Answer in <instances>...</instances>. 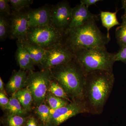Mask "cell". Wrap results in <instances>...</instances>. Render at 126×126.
<instances>
[{"label": "cell", "mask_w": 126, "mask_h": 126, "mask_svg": "<svg viewBox=\"0 0 126 126\" xmlns=\"http://www.w3.org/2000/svg\"><path fill=\"white\" fill-rule=\"evenodd\" d=\"M98 19L97 15L91 13L84 5L78 4L72 8V18L68 29L81 26L93 19L97 20Z\"/></svg>", "instance_id": "cell-12"}, {"label": "cell", "mask_w": 126, "mask_h": 126, "mask_svg": "<svg viewBox=\"0 0 126 126\" xmlns=\"http://www.w3.org/2000/svg\"><path fill=\"white\" fill-rule=\"evenodd\" d=\"M9 0H0V12L8 16L11 15L12 13L11 6L10 5Z\"/></svg>", "instance_id": "cell-26"}, {"label": "cell", "mask_w": 126, "mask_h": 126, "mask_svg": "<svg viewBox=\"0 0 126 126\" xmlns=\"http://www.w3.org/2000/svg\"><path fill=\"white\" fill-rule=\"evenodd\" d=\"M40 126H46V125H45L44 124H42V123H40Z\"/></svg>", "instance_id": "cell-33"}, {"label": "cell", "mask_w": 126, "mask_h": 126, "mask_svg": "<svg viewBox=\"0 0 126 126\" xmlns=\"http://www.w3.org/2000/svg\"><path fill=\"white\" fill-rule=\"evenodd\" d=\"M89 113L84 100L72 101L67 105L55 110L51 109L46 126H59L73 117L82 113Z\"/></svg>", "instance_id": "cell-8"}, {"label": "cell", "mask_w": 126, "mask_h": 126, "mask_svg": "<svg viewBox=\"0 0 126 126\" xmlns=\"http://www.w3.org/2000/svg\"><path fill=\"white\" fill-rule=\"evenodd\" d=\"M121 18L122 23L115 31L117 42L120 48L126 46V14L123 15Z\"/></svg>", "instance_id": "cell-19"}, {"label": "cell", "mask_w": 126, "mask_h": 126, "mask_svg": "<svg viewBox=\"0 0 126 126\" xmlns=\"http://www.w3.org/2000/svg\"><path fill=\"white\" fill-rule=\"evenodd\" d=\"M51 109L49 106L45 104H42L36 107L34 112L37 118L40 122L46 126L50 117Z\"/></svg>", "instance_id": "cell-21"}, {"label": "cell", "mask_w": 126, "mask_h": 126, "mask_svg": "<svg viewBox=\"0 0 126 126\" xmlns=\"http://www.w3.org/2000/svg\"><path fill=\"white\" fill-rule=\"evenodd\" d=\"M48 92L56 97L61 98L69 102H72L64 90L56 81L51 78Z\"/></svg>", "instance_id": "cell-23"}, {"label": "cell", "mask_w": 126, "mask_h": 126, "mask_svg": "<svg viewBox=\"0 0 126 126\" xmlns=\"http://www.w3.org/2000/svg\"><path fill=\"white\" fill-rule=\"evenodd\" d=\"M22 41L23 46L29 54L34 65L40 66L44 58L46 50L26 40Z\"/></svg>", "instance_id": "cell-15"}, {"label": "cell", "mask_w": 126, "mask_h": 126, "mask_svg": "<svg viewBox=\"0 0 126 126\" xmlns=\"http://www.w3.org/2000/svg\"><path fill=\"white\" fill-rule=\"evenodd\" d=\"M93 19L81 26L68 29L64 33L63 43L73 52L78 50L105 47L110 40Z\"/></svg>", "instance_id": "cell-3"}, {"label": "cell", "mask_w": 126, "mask_h": 126, "mask_svg": "<svg viewBox=\"0 0 126 126\" xmlns=\"http://www.w3.org/2000/svg\"><path fill=\"white\" fill-rule=\"evenodd\" d=\"M10 16V38L21 41H25L29 29L27 12L12 11Z\"/></svg>", "instance_id": "cell-10"}, {"label": "cell", "mask_w": 126, "mask_h": 126, "mask_svg": "<svg viewBox=\"0 0 126 126\" xmlns=\"http://www.w3.org/2000/svg\"><path fill=\"white\" fill-rule=\"evenodd\" d=\"M27 75L26 70L23 69L14 71L5 87L6 92L12 95L19 90L25 88Z\"/></svg>", "instance_id": "cell-13"}, {"label": "cell", "mask_w": 126, "mask_h": 126, "mask_svg": "<svg viewBox=\"0 0 126 126\" xmlns=\"http://www.w3.org/2000/svg\"><path fill=\"white\" fill-rule=\"evenodd\" d=\"M50 70L51 78L63 88L71 101L84 100L86 74L75 58Z\"/></svg>", "instance_id": "cell-2"}, {"label": "cell", "mask_w": 126, "mask_h": 126, "mask_svg": "<svg viewBox=\"0 0 126 126\" xmlns=\"http://www.w3.org/2000/svg\"><path fill=\"white\" fill-rule=\"evenodd\" d=\"M64 32L51 25L30 27L26 41L45 49L59 43H62Z\"/></svg>", "instance_id": "cell-5"}, {"label": "cell", "mask_w": 126, "mask_h": 126, "mask_svg": "<svg viewBox=\"0 0 126 126\" xmlns=\"http://www.w3.org/2000/svg\"><path fill=\"white\" fill-rule=\"evenodd\" d=\"M14 94L26 111L27 112L31 111L33 99L29 89L26 88H24L17 91Z\"/></svg>", "instance_id": "cell-17"}, {"label": "cell", "mask_w": 126, "mask_h": 126, "mask_svg": "<svg viewBox=\"0 0 126 126\" xmlns=\"http://www.w3.org/2000/svg\"><path fill=\"white\" fill-rule=\"evenodd\" d=\"M46 50L44 58L40 65L41 70L51 69L66 63L75 58L73 52L63 43L56 44Z\"/></svg>", "instance_id": "cell-7"}, {"label": "cell", "mask_w": 126, "mask_h": 126, "mask_svg": "<svg viewBox=\"0 0 126 126\" xmlns=\"http://www.w3.org/2000/svg\"><path fill=\"white\" fill-rule=\"evenodd\" d=\"M118 10L115 12H110L108 11H101L100 16L103 26L107 30V36L110 38L109 36V30L112 27L115 26L120 25L118 20L117 14Z\"/></svg>", "instance_id": "cell-16"}, {"label": "cell", "mask_w": 126, "mask_h": 126, "mask_svg": "<svg viewBox=\"0 0 126 126\" xmlns=\"http://www.w3.org/2000/svg\"><path fill=\"white\" fill-rule=\"evenodd\" d=\"M28 117L9 114L1 121L3 126H24Z\"/></svg>", "instance_id": "cell-20"}, {"label": "cell", "mask_w": 126, "mask_h": 126, "mask_svg": "<svg viewBox=\"0 0 126 126\" xmlns=\"http://www.w3.org/2000/svg\"><path fill=\"white\" fill-rule=\"evenodd\" d=\"M100 0H81L80 4L84 5L88 8L90 6L95 4L96 2L101 1Z\"/></svg>", "instance_id": "cell-30"}, {"label": "cell", "mask_w": 126, "mask_h": 126, "mask_svg": "<svg viewBox=\"0 0 126 126\" xmlns=\"http://www.w3.org/2000/svg\"><path fill=\"white\" fill-rule=\"evenodd\" d=\"M17 49L16 51L15 58L20 69L28 72L34 71V64L30 56L24 47L21 41L16 40Z\"/></svg>", "instance_id": "cell-14"}, {"label": "cell", "mask_w": 126, "mask_h": 126, "mask_svg": "<svg viewBox=\"0 0 126 126\" xmlns=\"http://www.w3.org/2000/svg\"><path fill=\"white\" fill-rule=\"evenodd\" d=\"M72 9L66 1L51 7V26L64 33L69 29L71 22Z\"/></svg>", "instance_id": "cell-9"}, {"label": "cell", "mask_w": 126, "mask_h": 126, "mask_svg": "<svg viewBox=\"0 0 126 126\" xmlns=\"http://www.w3.org/2000/svg\"><path fill=\"white\" fill-rule=\"evenodd\" d=\"M9 102V99L7 98L6 94L0 93V106L3 110H5Z\"/></svg>", "instance_id": "cell-29"}, {"label": "cell", "mask_w": 126, "mask_h": 126, "mask_svg": "<svg viewBox=\"0 0 126 126\" xmlns=\"http://www.w3.org/2000/svg\"><path fill=\"white\" fill-rule=\"evenodd\" d=\"M29 28L51 25V7L45 5L27 12Z\"/></svg>", "instance_id": "cell-11"}, {"label": "cell", "mask_w": 126, "mask_h": 126, "mask_svg": "<svg viewBox=\"0 0 126 126\" xmlns=\"http://www.w3.org/2000/svg\"><path fill=\"white\" fill-rule=\"evenodd\" d=\"M9 114L25 117L27 112L23 108L20 103L14 94H12L9 99V102L6 109Z\"/></svg>", "instance_id": "cell-18"}, {"label": "cell", "mask_w": 126, "mask_h": 126, "mask_svg": "<svg viewBox=\"0 0 126 126\" xmlns=\"http://www.w3.org/2000/svg\"><path fill=\"white\" fill-rule=\"evenodd\" d=\"M114 82L113 72L96 70L86 74L84 101L89 113L101 114Z\"/></svg>", "instance_id": "cell-1"}, {"label": "cell", "mask_w": 126, "mask_h": 126, "mask_svg": "<svg viewBox=\"0 0 126 126\" xmlns=\"http://www.w3.org/2000/svg\"><path fill=\"white\" fill-rule=\"evenodd\" d=\"M12 11L16 12L22 11L23 9L29 7L33 3L32 0H9Z\"/></svg>", "instance_id": "cell-25"}, {"label": "cell", "mask_w": 126, "mask_h": 126, "mask_svg": "<svg viewBox=\"0 0 126 126\" xmlns=\"http://www.w3.org/2000/svg\"><path fill=\"white\" fill-rule=\"evenodd\" d=\"M122 9H124L125 10L124 14H126V0H122Z\"/></svg>", "instance_id": "cell-32"}, {"label": "cell", "mask_w": 126, "mask_h": 126, "mask_svg": "<svg viewBox=\"0 0 126 126\" xmlns=\"http://www.w3.org/2000/svg\"><path fill=\"white\" fill-rule=\"evenodd\" d=\"M40 123L38 118L31 116L28 117L24 126H40Z\"/></svg>", "instance_id": "cell-28"}, {"label": "cell", "mask_w": 126, "mask_h": 126, "mask_svg": "<svg viewBox=\"0 0 126 126\" xmlns=\"http://www.w3.org/2000/svg\"><path fill=\"white\" fill-rule=\"evenodd\" d=\"M45 101L47 102L50 108L53 110L64 107L70 102L63 98L55 96L49 92L46 94Z\"/></svg>", "instance_id": "cell-22"}, {"label": "cell", "mask_w": 126, "mask_h": 126, "mask_svg": "<svg viewBox=\"0 0 126 126\" xmlns=\"http://www.w3.org/2000/svg\"><path fill=\"white\" fill-rule=\"evenodd\" d=\"M8 16L5 14L0 15V40H4L8 35L9 36L10 30V19Z\"/></svg>", "instance_id": "cell-24"}, {"label": "cell", "mask_w": 126, "mask_h": 126, "mask_svg": "<svg viewBox=\"0 0 126 126\" xmlns=\"http://www.w3.org/2000/svg\"><path fill=\"white\" fill-rule=\"evenodd\" d=\"M73 52L86 74L96 70L113 72L115 53L108 52L106 47L83 49Z\"/></svg>", "instance_id": "cell-4"}, {"label": "cell", "mask_w": 126, "mask_h": 126, "mask_svg": "<svg viewBox=\"0 0 126 126\" xmlns=\"http://www.w3.org/2000/svg\"><path fill=\"white\" fill-rule=\"evenodd\" d=\"M114 59L115 62L121 61L126 64V46L120 48L118 52L115 53Z\"/></svg>", "instance_id": "cell-27"}, {"label": "cell", "mask_w": 126, "mask_h": 126, "mask_svg": "<svg viewBox=\"0 0 126 126\" xmlns=\"http://www.w3.org/2000/svg\"><path fill=\"white\" fill-rule=\"evenodd\" d=\"M0 93H2L6 94V91L5 88L4 83L1 77L0 78Z\"/></svg>", "instance_id": "cell-31"}, {"label": "cell", "mask_w": 126, "mask_h": 126, "mask_svg": "<svg viewBox=\"0 0 126 126\" xmlns=\"http://www.w3.org/2000/svg\"><path fill=\"white\" fill-rule=\"evenodd\" d=\"M51 79L50 69L29 72L25 88L31 93L36 107L45 101Z\"/></svg>", "instance_id": "cell-6"}]
</instances>
